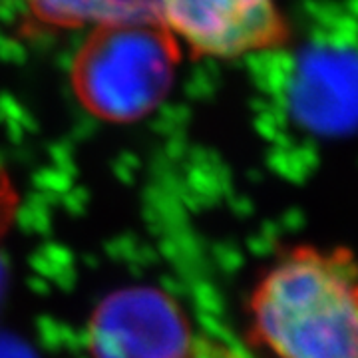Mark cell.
Returning <instances> with one entry per match:
<instances>
[{
    "label": "cell",
    "mask_w": 358,
    "mask_h": 358,
    "mask_svg": "<svg viewBox=\"0 0 358 358\" xmlns=\"http://www.w3.org/2000/svg\"><path fill=\"white\" fill-rule=\"evenodd\" d=\"M192 341L178 308L150 291L112 296L92 327L96 358H178Z\"/></svg>",
    "instance_id": "5b68a950"
},
{
    "label": "cell",
    "mask_w": 358,
    "mask_h": 358,
    "mask_svg": "<svg viewBox=\"0 0 358 358\" xmlns=\"http://www.w3.org/2000/svg\"><path fill=\"white\" fill-rule=\"evenodd\" d=\"M162 24L192 54L207 58L277 50L289 40L277 0H162Z\"/></svg>",
    "instance_id": "3957f363"
},
{
    "label": "cell",
    "mask_w": 358,
    "mask_h": 358,
    "mask_svg": "<svg viewBox=\"0 0 358 358\" xmlns=\"http://www.w3.org/2000/svg\"><path fill=\"white\" fill-rule=\"evenodd\" d=\"M178 358H247L237 346L227 345L209 336H193L192 345L187 346Z\"/></svg>",
    "instance_id": "52a82bcc"
},
{
    "label": "cell",
    "mask_w": 358,
    "mask_h": 358,
    "mask_svg": "<svg viewBox=\"0 0 358 358\" xmlns=\"http://www.w3.org/2000/svg\"><path fill=\"white\" fill-rule=\"evenodd\" d=\"M40 28L72 30L114 24H162V0H26Z\"/></svg>",
    "instance_id": "8992f818"
},
{
    "label": "cell",
    "mask_w": 358,
    "mask_h": 358,
    "mask_svg": "<svg viewBox=\"0 0 358 358\" xmlns=\"http://www.w3.org/2000/svg\"><path fill=\"white\" fill-rule=\"evenodd\" d=\"M294 122L315 138H343L358 129V44L319 38L303 46L289 78Z\"/></svg>",
    "instance_id": "277c9868"
},
{
    "label": "cell",
    "mask_w": 358,
    "mask_h": 358,
    "mask_svg": "<svg viewBox=\"0 0 358 358\" xmlns=\"http://www.w3.org/2000/svg\"><path fill=\"white\" fill-rule=\"evenodd\" d=\"M253 333L275 358H358V259L293 247L249 296Z\"/></svg>",
    "instance_id": "6da1fadb"
},
{
    "label": "cell",
    "mask_w": 358,
    "mask_h": 358,
    "mask_svg": "<svg viewBox=\"0 0 358 358\" xmlns=\"http://www.w3.org/2000/svg\"><path fill=\"white\" fill-rule=\"evenodd\" d=\"M179 60V42L164 24L100 26L78 48L70 82L88 114L131 124L166 100Z\"/></svg>",
    "instance_id": "7a4b0ae2"
},
{
    "label": "cell",
    "mask_w": 358,
    "mask_h": 358,
    "mask_svg": "<svg viewBox=\"0 0 358 358\" xmlns=\"http://www.w3.org/2000/svg\"><path fill=\"white\" fill-rule=\"evenodd\" d=\"M14 203H16V195L13 193L6 176L0 171V233L8 227V221L14 213Z\"/></svg>",
    "instance_id": "ba28073f"
}]
</instances>
